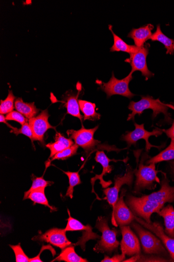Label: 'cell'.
<instances>
[{"mask_svg":"<svg viewBox=\"0 0 174 262\" xmlns=\"http://www.w3.org/2000/svg\"><path fill=\"white\" fill-rule=\"evenodd\" d=\"M174 202V186L169 185L166 177L163 180L159 191L141 198L129 196L127 203L135 215L152 223L151 216L158 213L166 203Z\"/></svg>","mask_w":174,"mask_h":262,"instance_id":"1","label":"cell"},{"mask_svg":"<svg viewBox=\"0 0 174 262\" xmlns=\"http://www.w3.org/2000/svg\"><path fill=\"white\" fill-rule=\"evenodd\" d=\"M169 108L174 109V106L162 103L159 99L155 100L149 95L142 97L139 101H132L130 103L129 108L132 111V113L129 114L128 121H134L136 115L140 116L144 111L151 109L153 111V119L156 118L159 114L162 113L165 116V121L170 123L172 120L170 114L168 112Z\"/></svg>","mask_w":174,"mask_h":262,"instance_id":"2","label":"cell"},{"mask_svg":"<svg viewBox=\"0 0 174 262\" xmlns=\"http://www.w3.org/2000/svg\"><path fill=\"white\" fill-rule=\"evenodd\" d=\"M95 228L102 233L101 239L94 247L96 253H107L109 255L114 252H117L119 242L117 240V231L111 230L105 217H98L96 222Z\"/></svg>","mask_w":174,"mask_h":262,"instance_id":"3","label":"cell"},{"mask_svg":"<svg viewBox=\"0 0 174 262\" xmlns=\"http://www.w3.org/2000/svg\"><path fill=\"white\" fill-rule=\"evenodd\" d=\"M143 158L141 160L139 168L137 171L136 169L135 173L136 176L135 191L136 193L144 189H155L156 186L155 183H160V180L157 176L159 172L156 170V164L144 165Z\"/></svg>","mask_w":174,"mask_h":262,"instance_id":"4","label":"cell"},{"mask_svg":"<svg viewBox=\"0 0 174 262\" xmlns=\"http://www.w3.org/2000/svg\"><path fill=\"white\" fill-rule=\"evenodd\" d=\"M132 227L139 236L145 253L161 255L167 254L166 250L158 236L147 231L135 222L132 223Z\"/></svg>","mask_w":174,"mask_h":262,"instance_id":"5","label":"cell"},{"mask_svg":"<svg viewBox=\"0 0 174 262\" xmlns=\"http://www.w3.org/2000/svg\"><path fill=\"white\" fill-rule=\"evenodd\" d=\"M133 79V74L131 73L126 78L121 80L116 79L113 73L110 81L107 83L103 82L101 85V88L107 94L108 98L114 95H119L131 99L135 95L129 88V84Z\"/></svg>","mask_w":174,"mask_h":262,"instance_id":"6","label":"cell"},{"mask_svg":"<svg viewBox=\"0 0 174 262\" xmlns=\"http://www.w3.org/2000/svg\"><path fill=\"white\" fill-rule=\"evenodd\" d=\"M135 129L132 132H127L125 135H123L122 139L127 142L128 147H130L132 145H135L136 142L140 140L143 139L145 141V150L148 152L152 147L161 148L152 145L149 142L148 139L152 136L158 137L163 134L162 129L156 128L153 132H148L144 129V124L138 125L137 123L134 124Z\"/></svg>","mask_w":174,"mask_h":262,"instance_id":"7","label":"cell"},{"mask_svg":"<svg viewBox=\"0 0 174 262\" xmlns=\"http://www.w3.org/2000/svg\"><path fill=\"white\" fill-rule=\"evenodd\" d=\"M98 126L92 129H86L84 126L79 130H68L67 132L68 136L74 140L76 144L83 148L86 152L93 149L100 144L99 141L94 138V134L98 129Z\"/></svg>","mask_w":174,"mask_h":262,"instance_id":"8","label":"cell"},{"mask_svg":"<svg viewBox=\"0 0 174 262\" xmlns=\"http://www.w3.org/2000/svg\"><path fill=\"white\" fill-rule=\"evenodd\" d=\"M149 48L150 45L144 44L143 46L140 47L138 51L130 54V58L126 60V62L130 63L132 67L131 73L133 74L135 71H139L142 76L145 77L146 81L155 76L147 66L146 57L149 53Z\"/></svg>","mask_w":174,"mask_h":262,"instance_id":"9","label":"cell"},{"mask_svg":"<svg viewBox=\"0 0 174 262\" xmlns=\"http://www.w3.org/2000/svg\"><path fill=\"white\" fill-rule=\"evenodd\" d=\"M126 193V190L122 189L120 197L118 199L113 209L112 222L114 226H120L129 225L135 220L134 213L129 208L123 201L124 196Z\"/></svg>","mask_w":174,"mask_h":262,"instance_id":"10","label":"cell"},{"mask_svg":"<svg viewBox=\"0 0 174 262\" xmlns=\"http://www.w3.org/2000/svg\"><path fill=\"white\" fill-rule=\"evenodd\" d=\"M136 170H133L129 165L127 172L123 176H117L115 178V183L113 187L108 188L103 190L106 196V199L110 205L114 208L115 204L118 200V194L121 187L125 184L131 186L134 180V174Z\"/></svg>","mask_w":174,"mask_h":262,"instance_id":"11","label":"cell"},{"mask_svg":"<svg viewBox=\"0 0 174 262\" xmlns=\"http://www.w3.org/2000/svg\"><path fill=\"white\" fill-rule=\"evenodd\" d=\"M68 213L69 218L65 230L66 231H84L82 237L79 241L73 244L74 246H80L84 251L85 250L86 244L89 241L100 239L101 237L92 231V227L89 225H84L81 222L70 216V211L68 209Z\"/></svg>","mask_w":174,"mask_h":262,"instance_id":"12","label":"cell"},{"mask_svg":"<svg viewBox=\"0 0 174 262\" xmlns=\"http://www.w3.org/2000/svg\"><path fill=\"white\" fill-rule=\"evenodd\" d=\"M66 232L65 229L53 228L43 234L35 236L32 240L46 242L63 250L72 245L71 243L67 239Z\"/></svg>","mask_w":174,"mask_h":262,"instance_id":"13","label":"cell"},{"mask_svg":"<svg viewBox=\"0 0 174 262\" xmlns=\"http://www.w3.org/2000/svg\"><path fill=\"white\" fill-rule=\"evenodd\" d=\"M48 114L47 110H44L38 116L29 120V123L32 128L35 141H39L44 144V135L47 130L54 129L56 130L55 127L53 126L48 122Z\"/></svg>","mask_w":174,"mask_h":262,"instance_id":"14","label":"cell"},{"mask_svg":"<svg viewBox=\"0 0 174 262\" xmlns=\"http://www.w3.org/2000/svg\"><path fill=\"white\" fill-rule=\"evenodd\" d=\"M122 241L120 244L122 253L129 256L140 254V246L138 237L128 226H120Z\"/></svg>","mask_w":174,"mask_h":262,"instance_id":"15","label":"cell"},{"mask_svg":"<svg viewBox=\"0 0 174 262\" xmlns=\"http://www.w3.org/2000/svg\"><path fill=\"white\" fill-rule=\"evenodd\" d=\"M135 220L141 225L155 233L162 241L174 260V237L167 235L163 227L158 223H147L142 219L135 215Z\"/></svg>","mask_w":174,"mask_h":262,"instance_id":"16","label":"cell"},{"mask_svg":"<svg viewBox=\"0 0 174 262\" xmlns=\"http://www.w3.org/2000/svg\"><path fill=\"white\" fill-rule=\"evenodd\" d=\"M95 160L96 162L101 163L103 167V171L101 175H96L95 177L91 179V183L92 185V192H94L93 187L95 182L97 180L101 181V184L103 187L106 188L110 185L111 182H106L104 180V177L107 174H110L113 170V166L110 165V162L112 161H116L115 160L110 159L104 151H98L96 152L95 157Z\"/></svg>","mask_w":174,"mask_h":262,"instance_id":"17","label":"cell"},{"mask_svg":"<svg viewBox=\"0 0 174 262\" xmlns=\"http://www.w3.org/2000/svg\"><path fill=\"white\" fill-rule=\"evenodd\" d=\"M154 26L151 24L142 27L139 29H133L129 34L128 37L132 38L135 46L141 47L145 42L151 38L153 35L152 31Z\"/></svg>","mask_w":174,"mask_h":262,"instance_id":"18","label":"cell"},{"mask_svg":"<svg viewBox=\"0 0 174 262\" xmlns=\"http://www.w3.org/2000/svg\"><path fill=\"white\" fill-rule=\"evenodd\" d=\"M73 144L71 139L66 138L60 133L57 132L55 142L47 144L46 147L51 150L49 158H52L57 154L68 148Z\"/></svg>","mask_w":174,"mask_h":262,"instance_id":"19","label":"cell"},{"mask_svg":"<svg viewBox=\"0 0 174 262\" xmlns=\"http://www.w3.org/2000/svg\"><path fill=\"white\" fill-rule=\"evenodd\" d=\"M164 219L165 232L168 236L174 237V209L172 206L168 205L158 213Z\"/></svg>","mask_w":174,"mask_h":262,"instance_id":"20","label":"cell"},{"mask_svg":"<svg viewBox=\"0 0 174 262\" xmlns=\"http://www.w3.org/2000/svg\"><path fill=\"white\" fill-rule=\"evenodd\" d=\"M109 30L113 34L114 44L110 49L111 52H122L130 54L137 52L140 49L135 45H130L124 41L121 38L115 34L112 30V26H109Z\"/></svg>","mask_w":174,"mask_h":262,"instance_id":"21","label":"cell"},{"mask_svg":"<svg viewBox=\"0 0 174 262\" xmlns=\"http://www.w3.org/2000/svg\"><path fill=\"white\" fill-rule=\"evenodd\" d=\"M80 93L77 95L68 94L64 98L62 103L65 104L67 110V114H68L73 117H76L82 121L83 117L80 112V107L78 100Z\"/></svg>","mask_w":174,"mask_h":262,"instance_id":"22","label":"cell"},{"mask_svg":"<svg viewBox=\"0 0 174 262\" xmlns=\"http://www.w3.org/2000/svg\"><path fill=\"white\" fill-rule=\"evenodd\" d=\"M15 108L17 111L29 120L35 117L40 111L35 105L34 102L30 103L24 102L21 98L15 100Z\"/></svg>","mask_w":174,"mask_h":262,"instance_id":"23","label":"cell"},{"mask_svg":"<svg viewBox=\"0 0 174 262\" xmlns=\"http://www.w3.org/2000/svg\"><path fill=\"white\" fill-rule=\"evenodd\" d=\"M81 111L84 114V120L94 121L100 120L101 115L96 112V105L90 102L79 100Z\"/></svg>","mask_w":174,"mask_h":262,"instance_id":"24","label":"cell"},{"mask_svg":"<svg viewBox=\"0 0 174 262\" xmlns=\"http://www.w3.org/2000/svg\"><path fill=\"white\" fill-rule=\"evenodd\" d=\"M151 39L152 41H158L163 43L166 49V54H174V40L170 39L164 35L161 30L160 25L157 26V30L153 34Z\"/></svg>","mask_w":174,"mask_h":262,"instance_id":"25","label":"cell"},{"mask_svg":"<svg viewBox=\"0 0 174 262\" xmlns=\"http://www.w3.org/2000/svg\"><path fill=\"white\" fill-rule=\"evenodd\" d=\"M54 260L66 262H87V259L79 256L74 251L73 246H68L63 250L61 253Z\"/></svg>","mask_w":174,"mask_h":262,"instance_id":"26","label":"cell"},{"mask_svg":"<svg viewBox=\"0 0 174 262\" xmlns=\"http://www.w3.org/2000/svg\"><path fill=\"white\" fill-rule=\"evenodd\" d=\"M174 160V140H171L168 147L156 156L151 158L146 162L147 164L158 163L163 161Z\"/></svg>","mask_w":174,"mask_h":262,"instance_id":"27","label":"cell"},{"mask_svg":"<svg viewBox=\"0 0 174 262\" xmlns=\"http://www.w3.org/2000/svg\"><path fill=\"white\" fill-rule=\"evenodd\" d=\"M45 189L41 188L34 190L30 195L28 199H30L35 203L44 205L49 209L52 211H55L57 210L56 208L49 204V203L45 196L44 193Z\"/></svg>","mask_w":174,"mask_h":262,"instance_id":"28","label":"cell"},{"mask_svg":"<svg viewBox=\"0 0 174 262\" xmlns=\"http://www.w3.org/2000/svg\"><path fill=\"white\" fill-rule=\"evenodd\" d=\"M54 184V182L46 181L43 177L38 178L35 177L33 178L31 187L24 194L23 200L28 199L29 196L34 190L41 188L45 189L46 187L52 186Z\"/></svg>","mask_w":174,"mask_h":262,"instance_id":"29","label":"cell"},{"mask_svg":"<svg viewBox=\"0 0 174 262\" xmlns=\"http://www.w3.org/2000/svg\"><path fill=\"white\" fill-rule=\"evenodd\" d=\"M63 172L68 177L69 179V187L66 193V196L72 199L73 198V188L76 186L81 184L82 182L80 178L79 172H72L70 171Z\"/></svg>","mask_w":174,"mask_h":262,"instance_id":"30","label":"cell"},{"mask_svg":"<svg viewBox=\"0 0 174 262\" xmlns=\"http://www.w3.org/2000/svg\"><path fill=\"white\" fill-rule=\"evenodd\" d=\"M15 100L16 97L14 96L12 91H9V94L5 100H1L0 103V113L1 114H8L13 111L15 106Z\"/></svg>","mask_w":174,"mask_h":262,"instance_id":"31","label":"cell"},{"mask_svg":"<svg viewBox=\"0 0 174 262\" xmlns=\"http://www.w3.org/2000/svg\"><path fill=\"white\" fill-rule=\"evenodd\" d=\"M79 147V146L77 144H74L68 148L57 154L53 158H52V160L48 161V164L46 166V168H47V166L49 165V164H51V162L54 160H64L69 157L76 155L77 154Z\"/></svg>","mask_w":174,"mask_h":262,"instance_id":"32","label":"cell"},{"mask_svg":"<svg viewBox=\"0 0 174 262\" xmlns=\"http://www.w3.org/2000/svg\"><path fill=\"white\" fill-rule=\"evenodd\" d=\"M11 133L15 134L16 136L22 134L28 137L31 139L33 144L34 141H35L33 133L29 122L22 125L20 129L12 127Z\"/></svg>","mask_w":174,"mask_h":262,"instance_id":"33","label":"cell"},{"mask_svg":"<svg viewBox=\"0 0 174 262\" xmlns=\"http://www.w3.org/2000/svg\"><path fill=\"white\" fill-rule=\"evenodd\" d=\"M7 121H14L18 122L21 125L28 122V119L18 111H14L8 114L6 116Z\"/></svg>","mask_w":174,"mask_h":262,"instance_id":"34","label":"cell"},{"mask_svg":"<svg viewBox=\"0 0 174 262\" xmlns=\"http://www.w3.org/2000/svg\"><path fill=\"white\" fill-rule=\"evenodd\" d=\"M10 247L12 248L15 253L16 262L30 261V258L26 254L24 253L20 244L16 246L10 245Z\"/></svg>","mask_w":174,"mask_h":262,"instance_id":"35","label":"cell"},{"mask_svg":"<svg viewBox=\"0 0 174 262\" xmlns=\"http://www.w3.org/2000/svg\"><path fill=\"white\" fill-rule=\"evenodd\" d=\"M46 250L51 251L54 256L56 254L55 250L51 246H43L39 254L34 258H30L29 262H42L43 261L40 258V255L42 252Z\"/></svg>","mask_w":174,"mask_h":262,"instance_id":"36","label":"cell"},{"mask_svg":"<svg viewBox=\"0 0 174 262\" xmlns=\"http://www.w3.org/2000/svg\"><path fill=\"white\" fill-rule=\"evenodd\" d=\"M126 254L121 252V254H116L112 257L105 256V258L102 260V262H120L125 260L126 257Z\"/></svg>","mask_w":174,"mask_h":262,"instance_id":"37","label":"cell"},{"mask_svg":"<svg viewBox=\"0 0 174 262\" xmlns=\"http://www.w3.org/2000/svg\"><path fill=\"white\" fill-rule=\"evenodd\" d=\"M162 132L170 138L171 140H174V121L171 127L168 129H162Z\"/></svg>","mask_w":174,"mask_h":262,"instance_id":"38","label":"cell"},{"mask_svg":"<svg viewBox=\"0 0 174 262\" xmlns=\"http://www.w3.org/2000/svg\"><path fill=\"white\" fill-rule=\"evenodd\" d=\"M0 122L6 124L7 126L8 127L10 128H11V127H12V126H11L10 124H9L7 122V120H6V118L4 116V115H3V114H1V115H0Z\"/></svg>","mask_w":174,"mask_h":262,"instance_id":"39","label":"cell"},{"mask_svg":"<svg viewBox=\"0 0 174 262\" xmlns=\"http://www.w3.org/2000/svg\"><path fill=\"white\" fill-rule=\"evenodd\" d=\"M170 164L171 168L173 173L174 174V161L171 162Z\"/></svg>","mask_w":174,"mask_h":262,"instance_id":"40","label":"cell"}]
</instances>
